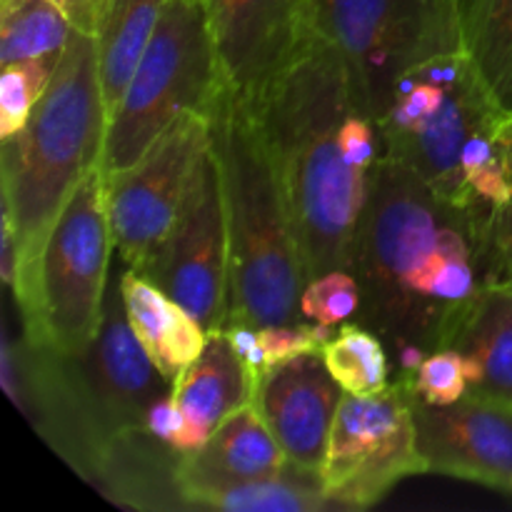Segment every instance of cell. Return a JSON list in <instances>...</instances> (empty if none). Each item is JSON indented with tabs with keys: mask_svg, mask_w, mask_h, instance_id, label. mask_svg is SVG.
<instances>
[{
	"mask_svg": "<svg viewBox=\"0 0 512 512\" xmlns=\"http://www.w3.org/2000/svg\"><path fill=\"white\" fill-rule=\"evenodd\" d=\"M350 273L363 290L358 323L388 348L410 340L445 350L475 300L503 283L493 210L448 203L408 165L380 155L368 170Z\"/></svg>",
	"mask_w": 512,
	"mask_h": 512,
	"instance_id": "cell-1",
	"label": "cell"
},
{
	"mask_svg": "<svg viewBox=\"0 0 512 512\" xmlns=\"http://www.w3.org/2000/svg\"><path fill=\"white\" fill-rule=\"evenodd\" d=\"M253 105L278 170L305 273L350 270L368 195V170L345 160L343 120L355 110L348 65L315 30Z\"/></svg>",
	"mask_w": 512,
	"mask_h": 512,
	"instance_id": "cell-2",
	"label": "cell"
},
{
	"mask_svg": "<svg viewBox=\"0 0 512 512\" xmlns=\"http://www.w3.org/2000/svg\"><path fill=\"white\" fill-rule=\"evenodd\" d=\"M120 270H110L103 320L73 355L3 338V388L40 438L83 478H93L115 438L145 430L150 405L173 393L135 335L125 310Z\"/></svg>",
	"mask_w": 512,
	"mask_h": 512,
	"instance_id": "cell-3",
	"label": "cell"
},
{
	"mask_svg": "<svg viewBox=\"0 0 512 512\" xmlns=\"http://www.w3.org/2000/svg\"><path fill=\"white\" fill-rule=\"evenodd\" d=\"M208 118L228 228V323H300L308 273L258 115L223 83Z\"/></svg>",
	"mask_w": 512,
	"mask_h": 512,
	"instance_id": "cell-4",
	"label": "cell"
},
{
	"mask_svg": "<svg viewBox=\"0 0 512 512\" xmlns=\"http://www.w3.org/2000/svg\"><path fill=\"white\" fill-rule=\"evenodd\" d=\"M108 108L93 35L75 30L48 90L23 130L3 140V213L13 220L20 273L33 268L65 203L100 168Z\"/></svg>",
	"mask_w": 512,
	"mask_h": 512,
	"instance_id": "cell-5",
	"label": "cell"
},
{
	"mask_svg": "<svg viewBox=\"0 0 512 512\" xmlns=\"http://www.w3.org/2000/svg\"><path fill=\"white\" fill-rule=\"evenodd\" d=\"M503 110L460 38L398 75L375 125L383 155L415 170L440 198L460 208L495 210L470 193L460 160L468 140L498 123Z\"/></svg>",
	"mask_w": 512,
	"mask_h": 512,
	"instance_id": "cell-6",
	"label": "cell"
},
{
	"mask_svg": "<svg viewBox=\"0 0 512 512\" xmlns=\"http://www.w3.org/2000/svg\"><path fill=\"white\" fill-rule=\"evenodd\" d=\"M113 253L103 170L95 168L65 203L33 268L13 285L30 343L73 355L95 338Z\"/></svg>",
	"mask_w": 512,
	"mask_h": 512,
	"instance_id": "cell-7",
	"label": "cell"
},
{
	"mask_svg": "<svg viewBox=\"0 0 512 512\" xmlns=\"http://www.w3.org/2000/svg\"><path fill=\"white\" fill-rule=\"evenodd\" d=\"M220 88L203 0H165L153 40L108 120L103 175L138 163L183 115H210Z\"/></svg>",
	"mask_w": 512,
	"mask_h": 512,
	"instance_id": "cell-8",
	"label": "cell"
},
{
	"mask_svg": "<svg viewBox=\"0 0 512 512\" xmlns=\"http://www.w3.org/2000/svg\"><path fill=\"white\" fill-rule=\"evenodd\" d=\"M318 33L348 65L355 113L378 123L398 75L463 38L460 0H310Z\"/></svg>",
	"mask_w": 512,
	"mask_h": 512,
	"instance_id": "cell-9",
	"label": "cell"
},
{
	"mask_svg": "<svg viewBox=\"0 0 512 512\" xmlns=\"http://www.w3.org/2000/svg\"><path fill=\"white\" fill-rule=\"evenodd\" d=\"M428 473L418 450L413 388L393 380L373 395L340 400L320 480L338 508L363 510L383 500L400 480Z\"/></svg>",
	"mask_w": 512,
	"mask_h": 512,
	"instance_id": "cell-10",
	"label": "cell"
},
{
	"mask_svg": "<svg viewBox=\"0 0 512 512\" xmlns=\"http://www.w3.org/2000/svg\"><path fill=\"white\" fill-rule=\"evenodd\" d=\"M210 148V118L188 113L130 168L103 175L115 253L140 268L173 228Z\"/></svg>",
	"mask_w": 512,
	"mask_h": 512,
	"instance_id": "cell-11",
	"label": "cell"
},
{
	"mask_svg": "<svg viewBox=\"0 0 512 512\" xmlns=\"http://www.w3.org/2000/svg\"><path fill=\"white\" fill-rule=\"evenodd\" d=\"M133 270L183 305L208 333L225 328L230 315V250L213 143L170 233Z\"/></svg>",
	"mask_w": 512,
	"mask_h": 512,
	"instance_id": "cell-12",
	"label": "cell"
},
{
	"mask_svg": "<svg viewBox=\"0 0 512 512\" xmlns=\"http://www.w3.org/2000/svg\"><path fill=\"white\" fill-rule=\"evenodd\" d=\"M223 83L255 103L315 35L310 0H203Z\"/></svg>",
	"mask_w": 512,
	"mask_h": 512,
	"instance_id": "cell-13",
	"label": "cell"
},
{
	"mask_svg": "<svg viewBox=\"0 0 512 512\" xmlns=\"http://www.w3.org/2000/svg\"><path fill=\"white\" fill-rule=\"evenodd\" d=\"M418 450L428 473L512 493V405L465 395L430 405L413 390Z\"/></svg>",
	"mask_w": 512,
	"mask_h": 512,
	"instance_id": "cell-14",
	"label": "cell"
},
{
	"mask_svg": "<svg viewBox=\"0 0 512 512\" xmlns=\"http://www.w3.org/2000/svg\"><path fill=\"white\" fill-rule=\"evenodd\" d=\"M343 395L345 390L325 365L323 353H303L260 375L253 408L290 463L320 473Z\"/></svg>",
	"mask_w": 512,
	"mask_h": 512,
	"instance_id": "cell-15",
	"label": "cell"
},
{
	"mask_svg": "<svg viewBox=\"0 0 512 512\" xmlns=\"http://www.w3.org/2000/svg\"><path fill=\"white\" fill-rule=\"evenodd\" d=\"M255 385L258 378L240 360L223 330L210 333L203 353L173 383V398L185 418L175 448L183 453L203 448L235 410L253 403Z\"/></svg>",
	"mask_w": 512,
	"mask_h": 512,
	"instance_id": "cell-16",
	"label": "cell"
},
{
	"mask_svg": "<svg viewBox=\"0 0 512 512\" xmlns=\"http://www.w3.org/2000/svg\"><path fill=\"white\" fill-rule=\"evenodd\" d=\"M183 450L133 430L108 445L90 483L113 503L140 510H190L180 490Z\"/></svg>",
	"mask_w": 512,
	"mask_h": 512,
	"instance_id": "cell-17",
	"label": "cell"
},
{
	"mask_svg": "<svg viewBox=\"0 0 512 512\" xmlns=\"http://www.w3.org/2000/svg\"><path fill=\"white\" fill-rule=\"evenodd\" d=\"M180 490L190 510H230V512H320L338 510L328 498L320 473L288 468L273 478H218L193 473L180 460Z\"/></svg>",
	"mask_w": 512,
	"mask_h": 512,
	"instance_id": "cell-18",
	"label": "cell"
},
{
	"mask_svg": "<svg viewBox=\"0 0 512 512\" xmlns=\"http://www.w3.org/2000/svg\"><path fill=\"white\" fill-rule=\"evenodd\" d=\"M468 373V393L512 405V283H495L475 300L448 343Z\"/></svg>",
	"mask_w": 512,
	"mask_h": 512,
	"instance_id": "cell-19",
	"label": "cell"
},
{
	"mask_svg": "<svg viewBox=\"0 0 512 512\" xmlns=\"http://www.w3.org/2000/svg\"><path fill=\"white\" fill-rule=\"evenodd\" d=\"M120 288L135 335L160 373L175 383V378L203 353L210 333L153 280L135 273L128 265L120 278Z\"/></svg>",
	"mask_w": 512,
	"mask_h": 512,
	"instance_id": "cell-20",
	"label": "cell"
},
{
	"mask_svg": "<svg viewBox=\"0 0 512 512\" xmlns=\"http://www.w3.org/2000/svg\"><path fill=\"white\" fill-rule=\"evenodd\" d=\"M288 465V455L253 403L235 410L203 448L183 453L185 470L218 478H273Z\"/></svg>",
	"mask_w": 512,
	"mask_h": 512,
	"instance_id": "cell-21",
	"label": "cell"
},
{
	"mask_svg": "<svg viewBox=\"0 0 512 512\" xmlns=\"http://www.w3.org/2000/svg\"><path fill=\"white\" fill-rule=\"evenodd\" d=\"M165 0H113L95 33L100 85L110 115L128 90L140 58L158 28Z\"/></svg>",
	"mask_w": 512,
	"mask_h": 512,
	"instance_id": "cell-22",
	"label": "cell"
},
{
	"mask_svg": "<svg viewBox=\"0 0 512 512\" xmlns=\"http://www.w3.org/2000/svg\"><path fill=\"white\" fill-rule=\"evenodd\" d=\"M73 33L53 0H0V68L35 58L60 63Z\"/></svg>",
	"mask_w": 512,
	"mask_h": 512,
	"instance_id": "cell-23",
	"label": "cell"
},
{
	"mask_svg": "<svg viewBox=\"0 0 512 512\" xmlns=\"http://www.w3.org/2000/svg\"><path fill=\"white\" fill-rule=\"evenodd\" d=\"M465 50L495 98L512 108V0H460Z\"/></svg>",
	"mask_w": 512,
	"mask_h": 512,
	"instance_id": "cell-24",
	"label": "cell"
},
{
	"mask_svg": "<svg viewBox=\"0 0 512 512\" xmlns=\"http://www.w3.org/2000/svg\"><path fill=\"white\" fill-rule=\"evenodd\" d=\"M323 358L340 388L350 395H373L388 388L393 365L385 340L360 323L340 325Z\"/></svg>",
	"mask_w": 512,
	"mask_h": 512,
	"instance_id": "cell-25",
	"label": "cell"
},
{
	"mask_svg": "<svg viewBox=\"0 0 512 512\" xmlns=\"http://www.w3.org/2000/svg\"><path fill=\"white\" fill-rule=\"evenodd\" d=\"M58 65L53 60L35 58L0 68V140L25 128Z\"/></svg>",
	"mask_w": 512,
	"mask_h": 512,
	"instance_id": "cell-26",
	"label": "cell"
},
{
	"mask_svg": "<svg viewBox=\"0 0 512 512\" xmlns=\"http://www.w3.org/2000/svg\"><path fill=\"white\" fill-rule=\"evenodd\" d=\"M360 305H363V290L350 270H330L318 278H310L300 295L303 320L330 325V328H340L358 318Z\"/></svg>",
	"mask_w": 512,
	"mask_h": 512,
	"instance_id": "cell-27",
	"label": "cell"
},
{
	"mask_svg": "<svg viewBox=\"0 0 512 512\" xmlns=\"http://www.w3.org/2000/svg\"><path fill=\"white\" fill-rule=\"evenodd\" d=\"M408 383L415 390V395L430 405H453L468 395L465 363L460 353L450 348L430 353Z\"/></svg>",
	"mask_w": 512,
	"mask_h": 512,
	"instance_id": "cell-28",
	"label": "cell"
},
{
	"mask_svg": "<svg viewBox=\"0 0 512 512\" xmlns=\"http://www.w3.org/2000/svg\"><path fill=\"white\" fill-rule=\"evenodd\" d=\"M338 328L330 325L313 323V320H300V323H285V325H268L260 328V338H263L265 350H268L270 368L275 363L295 358L303 353H323L325 345L335 338Z\"/></svg>",
	"mask_w": 512,
	"mask_h": 512,
	"instance_id": "cell-29",
	"label": "cell"
},
{
	"mask_svg": "<svg viewBox=\"0 0 512 512\" xmlns=\"http://www.w3.org/2000/svg\"><path fill=\"white\" fill-rule=\"evenodd\" d=\"M340 148H343L345 160H348L353 168L370 170L375 165V160L383 155L378 125L353 110V113L343 120V128H340Z\"/></svg>",
	"mask_w": 512,
	"mask_h": 512,
	"instance_id": "cell-30",
	"label": "cell"
},
{
	"mask_svg": "<svg viewBox=\"0 0 512 512\" xmlns=\"http://www.w3.org/2000/svg\"><path fill=\"white\" fill-rule=\"evenodd\" d=\"M223 333L230 340L235 353L240 355V360L253 370L255 378H260L270 368V358L263 345V338H260V328L248 323H228L223 328Z\"/></svg>",
	"mask_w": 512,
	"mask_h": 512,
	"instance_id": "cell-31",
	"label": "cell"
},
{
	"mask_svg": "<svg viewBox=\"0 0 512 512\" xmlns=\"http://www.w3.org/2000/svg\"><path fill=\"white\" fill-rule=\"evenodd\" d=\"M185 418L180 413L178 403H175L173 393L163 395V398L155 400L148 410V418H145V430H148L153 438L163 440V443L175 445L178 435L183 433Z\"/></svg>",
	"mask_w": 512,
	"mask_h": 512,
	"instance_id": "cell-32",
	"label": "cell"
},
{
	"mask_svg": "<svg viewBox=\"0 0 512 512\" xmlns=\"http://www.w3.org/2000/svg\"><path fill=\"white\" fill-rule=\"evenodd\" d=\"M53 3L68 15L75 30L95 38V33H98L100 23H103L105 13H108L113 0H53Z\"/></svg>",
	"mask_w": 512,
	"mask_h": 512,
	"instance_id": "cell-33",
	"label": "cell"
},
{
	"mask_svg": "<svg viewBox=\"0 0 512 512\" xmlns=\"http://www.w3.org/2000/svg\"><path fill=\"white\" fill-rule=\"evenodd\" d=\"M493 243L500 280L512 283V198L493 210Z\"/></svg>",
	"mask_w": 512,
	"mask_h": 512,
	"instance_id": "cell-34",
	"label": "cell"
},
{
	"mask_svg": "<svg viewBox=\"0 0 512 512\" xmlns=\"http://www.w3.org/2000/svg\"><path fill=\"white\" fill-rule=\"evenodd\" d=\"M20 270V248L18 238H15L13 220L3 213V253H0V275H3V283L13 290L15 280H18Z\"/></svg>",
	"mask_w": 512,
	"mask_h": 512,
	"instance_id": "cell-35",
	"label": "cell"
},
{
	"mask_svg": "<svg viewBox=\"0 0 512 512\" xmlns=\"http://www.w3.org/2000/svg\"><path fill=\"white\" fill-rule=\"evenodd\" d=\"M495 140H498L500 155H503L505 175H508V183L512 190V108H505L503 115H500L498 130H495Z\"/></svg>",
	"mask_w": 512,
	"mask_h": 512,
	"instance_id": "cell-36",
	"label": "cell"
}]
</instances>
